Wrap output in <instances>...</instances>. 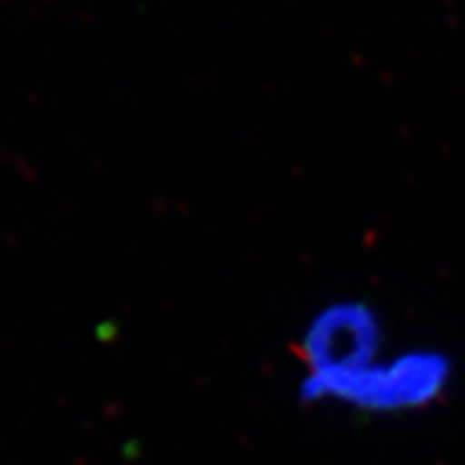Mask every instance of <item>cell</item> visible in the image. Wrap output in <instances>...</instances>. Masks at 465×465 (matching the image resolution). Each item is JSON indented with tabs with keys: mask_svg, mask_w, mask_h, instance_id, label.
<instances>
[{
	"mask_svg": "<svg viewBox=\"0 0 465 465\" xmlns=\"http://www.w3.org/2000/svg\"><path fill=\"white\" fill-rule=\"evenodd\" d=\"M451 378L449 359L416 351L390 363H368L356 371L309 373L302 385L304 399H340L368 411L422 409L444 394Z\"/></svg>",
	"mask_w": 465,
	"mask_h": 465,
	"instance_id": "1",
	"label": "cell"
},
{
	"mask_svg": "<svg viewBox=\"0 0 465 465\" xmlns=\"http://www.w3.org/2000/svg\"><path fill=\"white\" fill-rule=\"evenodd\" d=\"M380 347L378 319L366 304H335L309 325L304 359L312 373L356 371L373 363Z\"/></svg>",
	"mask_w": 465,
	"mask_h": 465,
	"instance_id": "2",
	"label": "cell"
}]
</instances>
